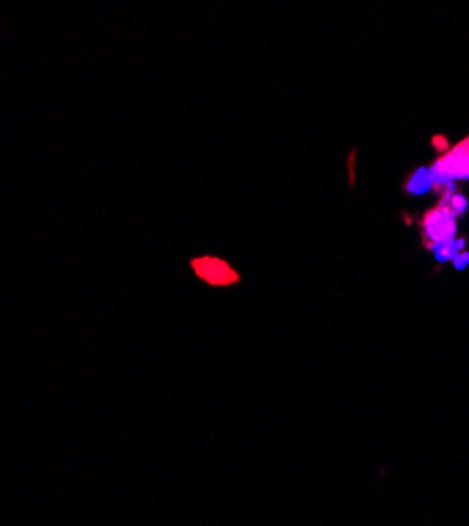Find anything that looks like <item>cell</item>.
Masks as SVG:
<instances>
[{
  "mask_svg": "<svg viewBox=\"0 0 469 526\" xmlns=\"http://www.w3.org/2000/svg\"><path fill=\"white\" fill-rule=\"evenodd\" d=\"M434 188V177L430 169H419L411 175V179L404 184V190L409 194H425Z\"/></svg>",
  "mask_w": 469,
  "mask_h": 526,
  "instance_id": "277c9868",
  "label": "cell"
},
{
  "mask_svg": "<svg viewBox=\"0 0 469 526\" xmlns=\"http://www.w3.org/2000/svg\"><path fill=\"white\" fill-rule=\"evenodd\" d=\"M190 266L200 280L209 282V285L213 287H230V285H236V282L240 280L238 272L230 266L226 259H221V257H213V255L194 257L190 261Z\"/></svg>",
  "mask_w": 469,
  "mask_h": 526,
  "instance_id": "3957f363",
  "label": "cell"
},
{
  "mask_svg": "<svg viewBox=\"0 0 469 526\" xmlns=\"http://www.w3.org/2000/svg\"><path fill=\"white\" fill-rule=\"evenodd\" d=\"M434 177V188L448 186L459 179H469V135L459 144L448 148L430 169Z\"/></svg>",
  "mask_w": 469,
  "mask_h": 526,
  "instance_id": "7a4b0ae2",
  "label": "cell"
},
{
  "mask_svg": "<svg viewBox=\"0 0 469 526\" xmlns=\"http://www.w3.org/2000/svg\"><path fill=\"white\" fill-rule=\"evenodd\" d=\"M463 242H465V240H453V242H444V245L436 247V249H434L436 259H438V261H453V259L459 255V251L463 249Z\"/></svg>",
  "mask_w": 469,
  "mask_h": 526,
  "instance_id": "5b68a950",
  "label": "cell"
},
{
  "mask_svg": "<svg viewBox=\"0 0 469 526\" xmlns=\"http://www.w3.org/2000/svg\"><path fill=\"white\" fill-rule=\"evenodd\" d=\"M455 259H457V268H463L465 261L469 263V253H461V255H457Z\"/></svg>",
  "mask_w": 469,
  "mask_h": 526,
  "instance_id": "52a82bcc",
  "label": "cell"
},
{
  "mask_svg": "<svg viewBox=\"0 0 469 526\" xmlns=\"http://www.w3.org/2000/svg\"><path fill=\"white\" fill-rule=\"evenodd\" d=\"M451 205H453V209L461 215V213H465V209H467V200H465L463 196H459V194H451Z\"/></svg>",
  "mask_w": 469,
  "mask_h": 526,
  "instance_id": "8992f818",
  "label": "cell"
},
{
  "mask_svg": "<svg viewBox=\"0 0 469 526\" xmlns=\"http://www.w3.org/2000/svg\"><path fill=\"white\" fill-rule=\"evenodd\" d=\"M459 213L451 205V190H446L434 209L421 217V236L427 249H436L444 242H453L457 236Z\"/></svg>",
  "mask_w": 469,
  "mask_h": 526,
  "instance_id": "6da1fadb",
  "label": "cell"
}]
</instances>
